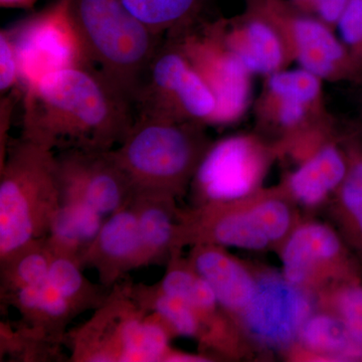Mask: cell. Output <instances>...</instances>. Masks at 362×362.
Returning <instances> with one entry per match:
<instances>
[{
    "label": "cell",
    "instance_id": "8992f818",
    "mask_svg": "<svg viewBox=\"0 0 362 362\" xmlns=\"http://www.w3.org/2000/svg\"><path fill=\"white\" fill-rule=\"evenodd\" d=\"M71 9L93 66L133 103L164 37L133 16L121 0H71Z\"/></svg>",
    "mask_w": 362,
    "mask_h": 362
},
{
    "label": "cell",
    "instance_id": "83f0119b",
    "mask_svg": "<svg viewBox=\"0 0 362 362\" xmlns=\"http://www.w3.org/2000/svg\"><path fill=\"white\" fill-rule=\"evenodd\" d=\"M349 159L344 180L333 195L335 220L362 249V150L349 138H341Z\"/></svg>",
    "mask_w": 362,
    "mask_h": 362
},
{
    "label": "cell",
    "instance_id": "7c38bea8",
    "mask_svg": "<svg viewBox=\"0 0 362 362\" xmlns=\"http://www.w3.org/2000/svg\"><path fill=\"white\" fill-rule=\"evenodd\" d=\"M271 18L284 33L300 68L324 82L362 80V70L352 58L337 30L322 21L305 13L289 0H244Z\"/></svg>",
    "mask_w": 362,
    "mask_h": 362
},
{
    "label": "cell",
    "instance_id": "3957f363",
    "mask_svg": "<svg viewBox=\"0 0 362 362\" xmlns=\"http://www.w3.org/2000/svg\"><path fill=\"white\" fill-rule=\"evenodd\" d=\"M206 125L135 115L120 144L113 149L134 194L182 197L211 146Z\"/></svg>",
    "mask_w": 362,
    "mask_h": 362
},
{
    "label": "cell",
    "instance_id": "9c48e42d",
    "mask_svg": "<svg viewBox=\"0 0 362 362\" xmlns=\"http://www.w3.org/2000/svg\"><path fill=\"white\" fill-rule=\"evenodd\" d=\"M256 267V290L235 319L252 349L287 356L297 344L307 319L317 309L316 298L285 278L282 271Z\"/></svg>",
    "mask_w": 362,
    "mask_h": 362
},
{
    "label": "cell",
    "instance_id": "f546056e",
    "mask_svg": "<svg viewBox=\"0 0 362 362\" xmlns=\"http://www.w3.org/2000/svg\"><path fill=\"white\" fill-rule=\"evenodd\" d=\"M0 354L18 361H61L62 345L21 321L18 325L0 324Z\"/></svg>",
    "mask_w": 362,
    "mask_h": 362
},
{
    "label": "cell",
    "instance_id": "6da1fadb",
    "mask_svg": "<svg viewBox=\"0 0 362 362\" xmlns=\"http://www.w3.org/2000/svg\"><path fill=\"white\" fill-rule=\"evenodd\" d=\"M132 101L94 66L45 76L23 93L21 136L54 151L116 148L134 122Z\"/></svg>",
    "mask_w": 362,
    "mask_h": 362
},
{
    "label": "cell",
    "instance_id": "7a4b0ae2",
    "mask_svg": "<svg viewBox=\"0 0 362 362\" xmlns=\"http://www.w3.org/2000/svg\"><path fill=\"white\" fill-rule=\"evenodd\" d=\"M61 206L57 153L21 135L0 160V262L44 239Z\"/></svg>",
    "mask_w": 362,
    "mask_h": 362
},
{
    "label": "cell",
    "instance_id": "52a82bcc",
    "mask_svg": "<svg viewBox=\"0 0 362 362\" xmlns=\"http://www.w3.org/2000/svg\"><path fill=\"white\" fill-rule=\"evenodd\" d=\"M135 115L213 125L216 102L189 59L164 37L136 92Z\"/></svg>",
    "mask_w": 362,
    "mask_h": 362
},
{
    "label": "cell",
    "instance_id": "d6a6232c",
    "mask_svg": "<svg viewBox=\"0 0 362 362\" xmlns=\"http://www.w3.org/2000/svg\"><path fill=\"white\" fill-rule=\"evenodd\" d=\"M18 87L20 89V69L18 57L13 40L9 37L6 28L0 32V93L6 96L13 92Z\"/></svg>",
    "mask_w": 362,
    "mask_h": 362
},
{
    "label": "cell",
    "instance_id": "ac0fdd59",
    "mask_svg": "<svg viewBox=\"0 0 362 362\" xmlns=\"http://www.w3.org/2000/svg\"><path fill=\"white\" fill-rule=\"evenodd\" d=\"M81 267L96 270L100 284L110 290L126 274L141 268V240L130 204L106 218Z\"/></svg>",
    "mask_w": 362,
    "mask_h": 362
},
{
    "label": "cell",
    "instance_id": "ba28073f",
    "mask_svg": "<svg viewBox=\"0 0 362 362\" xmlns=\"http://www.w3.org/2000/svg\"><path fill=\"white\" fill-rule=\"evenodd\" d=\"M6 30L18 57L23 94L49 74L93 66L71 13V0H56Z\"/></svg>",
    "mask_w": 362,
    "mask_h": 362
},
{
    "label": "cell",
    "instance_id": "484cf974",
    "mask_svg": "<svg viewBox=\"0 0 362 362\" xmlns=\"http://www.w3.org/2000/svg\"><path fill=\"white\" fill-rule=\"evenodd\" d=\"M131 296L147 313L156 315L173 337L194 338L199 341L202 326L192 307L183 298L164 292L158 285L133 284Z\"/></svg>",
    "mask_w": 362,
    "mask_h": 362
},
{
    "label": "cell",
    "instance_id": "7402d4cb",
    "mask_svg": "<svg viewBox=\"0 0 362 362\" xmlns=\"http://www.w3.org/2000/svg\"><path fill=\"white\" fill-rule=\"evenodd\" d=\"M286 357L300 361H362V345L339 316L317 308Z\"/></svg>",
    "mask_w": 362,
    "mask_h": 362
},
{
    "label": "cell",
    "instance_id": "8fae6325",
    "mask_svg": "<svg viewBox=\"0 0 362 362\" xmlns=\"http://www.w3.org/2000/svg\"><path fill=\"white\" fill-rule=\"evenodd\" d=\"M171 37L177 42L213 93V125H230L247 113L252 101V74L223 40L220 21L197 23Z\"/></svg>",
    "mask_w": 362,
    "mask_h": 362
},
{
    "label": "cell",
    "instance_id": "44dd1931",
    "mask_svg": "<svg viewBox=\"0 0 362 362\" xmlns=\"http://www.w3.org/2000/svg\"><path fill=\"white\" fill-rule=\"evenodd\" d=\"M130 206L137 220L141 240V267L168 264L180 247L182 209L170 195L139 192Z\"/></svg>",
    "mask_w": 362,
    "mask_h": 362
},
{
    "label": "cell",
    "instance_id": "5bb4252c",
    "mask_svg": "<svg viewBox=\"0 0 362 362\" xmlns=\"http://www.w3.org/2000/svg\"><path fill=\"white\" fill-rule=\"evenodd\" d=\"M199 244L247 251L274 250L267 232L261 189L244 199L182 209L180 247Z\"/></svg>",
    "mask_w": 362,
    "mask_h": 362
},
{
    "label": "cell",
    "instance_id": "603a6c76",
    "mask_svg": "<svg viewBox=\"0 0 362 362\" xmlns=\"http://www.w3.org/2000/svg\"><path fill=\"white\" fill-rule=\"evenodd\" d=\"M2 303L18 309L21 321L47 335L52 341L65 345L69 324L78 316L71 305L49 282L23 288Z\"/></svg>",
    "mask_w": 362,
    "mask_h": 362
},
{
    "label": "cell",
    "instance_id": "4316f807",
    "mask_svg": "<svg viewBox=\"0 0 362 362\" xmlns=\"http://www.w3.org/2000/svg\"><path fill=\"white\" fill-rule=\"evenodd\" d=\"M56 258L47 237L21 247L0 262V298L11 296L23 288L47 281L52 261Z\"/></svg>",
    "mask_w": 362,
    "mask_h": 362
},
{
    "label": "cell",
    "instance_id": "ffe728a7",
    "mask_svg": "<svg viewBox=\"0 0 362 362\" xmlns=\"http://www.w3.org/2000/svg\"><path fill=\"white\" fill-rule=\"evenodd\" d=\"M349 169V159L339 136L331 138L297 163L280 183L298 206L313 209L337 194Z\"/></svg>",
    "mask_w": 362,
    "mask_h": 362
},
{
    "label": "cell",
    "instance_id": "e575fe53",
    "mask_svg": "<svg viewBox=\"0 0 362 362\" xmlns=\"http://www.w3.org/2000/svg\"><path fill=\"white\" fill-rule=\"evenodd\" d=\"M216 361L209 354H194L175 350L171 347L162 362H207Z\"/></svg>",
    "mask_w": 362,
    "mask_h": 362
},
{
    "label": "cell",
    "instance_id": "277c9868",
    "mask_svg": "<svg viewBox=\"0 0 362 362\" xmlns=\"http://www.w3.org/2000/svg\"><path fill=\"white\" fill-rule=\"evenodd\" d=\"M323 83L300 66L265 77L254 103L255 132L276 147L279 157L299 163L337 135L324 103Z\"/></svg>",
    "mask_w": 362,
    "mask_h": 362
},
{
    "label": "cell",
    "instance_id": "cb8c5ba5",
    "mask_svg": "<svg viewBox=\"0 0 362 362\" xmlns=\"http://www.w3.org/2000/svg\"><path fill=\"white\" fill-rule=\"evenodd\" d=\"M106 218L84 204H61L47 235L54 257L71 259L81 265Z\"/></svg>",
    "mask_w": 362,
    "mask_h": 362
},
{
    "label": "cell",
    "instance_id": "1f68e13d",
    "mask_svg": "<svg viewBox=\"0 0 362 362\" xmlns=\"http://www.w3.org/2000/svg\"><path fill=\"white\" fill-rule=\"evenodd\" d=\"M335 30L362 70V0H347Z\"/></svg>",
    "mask_w": 362,
    "mask_h": 362
},
{
    "label": "cell",
    "instance_id": "4fadbf2b",
    "mask_svg": "<svg viewBox=\"0 0 362 362\" xmlns=\"http://www.w3.org/2000/svg\"><path fill=\"white\" fill-rule=\"evenodd\" d=\"M278 252L285 278L315 298L333 286L356 281L343 238L323 221H300Z\"/></svg>",
    "mask_w": 362,
    "mask_h": 362
},
{
    "label": "cell",
    "instance_id": "f1b7e54d",
    "mask_svg": "<svg viewBox=\"0 0 362 362\" xmlns=\"http://www.w3.org/2000/svg\"><path fill=\"white\" fill-rule=\"evenodd\" d=\"M49 283L71 305L78 315L96 310L108 297L111 290L95 285L83 274V268L74 259L56 257L47 276Z\"/></svg>",
    "mask_w": 362,
    "mask_h": 362
},
{
    "label": "cell",
    "instance_id": "9a60e30c",
    "mask_svg": "<svg viewBox=\"0 0 362 362\" xmlns=\"http://www.w3.org/2000/svg\"><path fill=\"white\" fill-rule=\"evenodd\" d=\"M56 153L61 204H84L105 218L130 204L134 192L113 149H68Z\"/></svg>",
    "mask_w": 362,
    "mask_h": 362
},
{
    "label": "cell",
    "instance_id": "30bf717a",
    "mask_svg": "<svg viewBox=\"0 0 362 362\" xmlns=\"http://www.w3.org/2000/svg\"><path fill=\"white\" fill-rule=\"evenodd\" d=\"M277 149L258 133H240L214 141L190 187L197 206L244 199L263 187Z\"/></svg>",
    "mask_w": 362,
    "mask_h": 362
},
{
    "label": "cell",
    "instance_id": "4dcf8cb0",
    "mask_svg": "<svg viewBox=\"0 0 362 362\" xmlns=\"http://www.w3.org/2000/svg\"><path fill=\"white\" fill-rule=\"evenodd\" d=\"M317 308L337 314L352 337L362 345V286L356 281L340 283L316 298Z\"/></svg>",
    "mask_w": 362,
    "mask_h": 362
},
{
    "label": "cell",
    "instance_id": "d6986e66",
    "mask_svg": "<svg viewBox=\"0 0 362 362\" xmlns=\"http://www.w3.org/2000/svg\"><path fill=\"white\" fill-rule=\"evenodd\" d=\"M187 259L211 286L223 310L235 322L256 290V267L216 245H194Z\"/></svg>",
    "mask_w": 362,
    "mask_h": 362
},
{
    "label": "cell",
    "instance_id": "e0dca14e",
    "mask_svg": "<svg viewBox=\"0 0 362 362\" xmlns=\"http://www.w3.org/2000/svg\"><path fill=\"white\" fill-rule=\"evenodd\" d=\"M218 21L226 44L252 75L268 77L295 63L284 33L258 9L245 6L242 13Z\"/></svg>",
    "mask_w": 362,
    "mask_h": 362
},
{
    "label": "cell",
    "instance_id": "836d02e7",
    "mask_svg": "<svg viewBox=\"0 0 362 362\" xmlns=\"http://www.w3.org/2000/svg\"><path fill=\"white\" fill-rule=\"evenodd\" d=\"M289 1L300 11L315 16L334 30L347 4V0H289Z\"/></svg>",
    "mask_w": 362,
    "mask_h": 362
},
{
    "label": "cell",
    "instance_id": "d590c367",
    "mask_svg": "<svg viewBox=\"0 0 362 362\" xmlns=\"http://www.w3.org/2000/svg\"><path fill=\"white\" fill-rule=\"evenodd\" d=\"M39 0H0L2 8L30 9Z\"/></svg>",
    "mask_w": 362,
    "mask_h": 362
},
{
    "label": "cell",
    "instance_id": "2e32d148",
    "mask_svg": "<svg viewBox=\"0 0 362 362\" xmlns=\"http://www.w3.org/2000/svg\"><path fill=\"white\" fill-rule=\"evenodd\" d=\"M158 287L169 294L177 295L192 307L202 326L199 344L207 354H226L239 341L237 324L218 302L211 286L194 271L181 252L166 264V272Z\"/></svg>",
    "mask_w": 362,
    "mask_h": 362
},
{
    "label": "cell",
    "instance_id": "d4e9b609",
    "mask_svg": "<svg viewBox=\"0 0 362 362\" xmlns=\"http://www.w3.org/2000/svg\"><path fill=\"white\" fill-rule=\"evenodd\" d=\"M152 32L175 37L199 23L207 0H121Z\"/></svg>",
    "mask_w": 362,
    "mask_h": 362
},
{
    "label": "cell",
    "instance_id": "5b68a950",
    "mask_svg": "<svg viewBox=\"0 0 362 362\" xmlns=\"http://www.w3.org/2000/svg\"><path fill=\"white\" fill-rule=\"evenodd\" d=\"M173 337L156 315L131 296L129 282L112 288L84 324L68 331L65 345L74 362H162Z\"/></svg>",
    "mask_w": 362,
    "mask_h": 362
}]
</instances>
